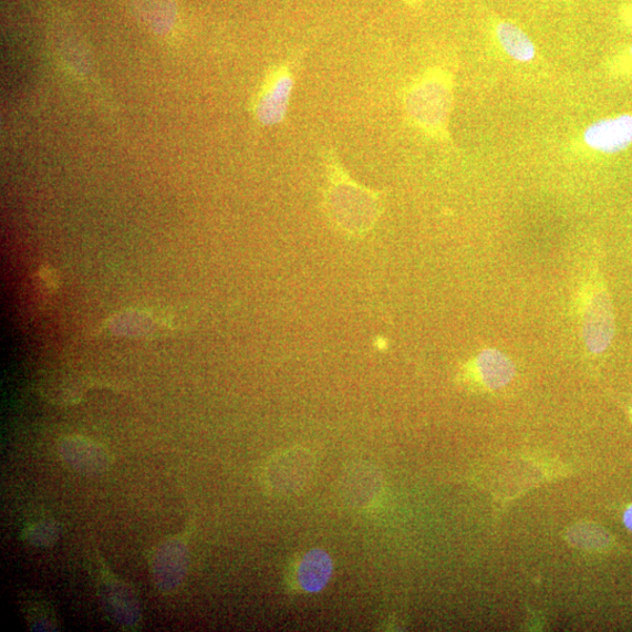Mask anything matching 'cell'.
Returning a JSON list of instances; mask_svg holds the SVG:
<instances>
[{"label": "cell", "mask_w": 632, "mask_h": 632, "mask_svg": "<svg viewBox=\"0 0 632 632\" xmlns=\"http://www.w3.org/2000/svg\"><path fill=\"white\" fill-rule=\"evenodd\" d=\"M452 104L450 80L437 71L422 76L405 96L406 112L415 124L436 135L444 133Z\"/></svg>", "instance_id": "2"}, {"label": "cell", "mask_w": 632, "mask_h": 632, "mask_svg": "<svg viewBox=\"0 0 632 632\" xmlns=\"http://www.w3.org/2000/svg\"><path fill=\"white\" fill-rule=\"evenodd\" d=\"M294 86V76L288 65L272 71L257 99L256 115L265 126L279 124L287 115Z\"/></svg>", "instance_id": "3"}, {"label": "cell", "mask_w": 632, "mask_h": 632, "mask_svg": "<svg viewBox=\"0 0 632 632\" xmlns=\"http://www.w3.org/2000/svg\"><path fill=\"white\" fill-rule=\"evenodd\" d=\"M581 334L586 350L593 355L604 354L615 338V315L607 283L595 271L581 292Z\"/></svg>", "instance_id": "1"}, {"label": "cell", "mask_w": 632, "mask_h": 632, "mask_svg": "<svg viewBox=\"0 0 632 632\" xmlns=\"http://www.w3.org/2000/svg\"><path fill=\"white\" fill-rule=\"evenodd\" d=\"M334 563L331 556L323 549L309 550L297 567V582L303 593H320L332 579Z\"/></svg>", "instance_id": "5"}, {"label": "cell", "mask_w": 632, "mask_h": 632, "mask_svg": "<svg viewBox=\"0 0 632 632\" xmlns=\"http://www.w3.org/2000/svg\"><path fill=\"white\" fill-rule=\"evenodd\" d=\"M623 524L626 527V529H629V531L632 533V504L628 506V508L624 511Z\"/></svg>", "instance_id": "9"}, {"label": "cell", "mask_w": 632, "mask_h": 632, "mask_svg": "<svg viewBox=\"0 0 632 632\" xmlns=\"http://www.w3.org/2000/svg\"><path fill=\"white\" fill-rule=\"evenodd\" d=\"M621 63L624 66H629V70H632V45L629 46L621 56Z\"/></svg>", "instance_id": "8"}, {"label": "cell", "mask_w": 632, "mask_h": 632, "mask_svg": "<svg viewBox=\"0 0 632 632\" xmlns=\"http://www.w3.org/2000/svg\"><path fill=\"white\" fill-rule=\"evenodd\" d=\"M497 39L508 56L518 63H531L537 56V48L521 29L508 22L498 24L496 30Z\"/></svg>", "instance_id": "7"}, {"label": "cell", "mask_w": 632, "mask_h": 632, "mask_svg": "<svg viewBox=\"0 0 632 632\" xmlns=\"http://www.w3.org/2000/svg\"><path fill=\"white\" fill-rule=\"evenodd\" d=\"M586 146L602 155H617L632 146V113L593 122L583 132Z\"/></svg>", "instance_id": "4"}, {"label": "cell", "mask_w": 632, "mask_h": 632, "mask_svg": "<svg viewBox=\"0 0 632 632\" xmlns=\"http://www.w3.org/2000/svg\"><path fill=\"white\" fill-rule=\"evenodd\" d=\"M474 371L488 391H499L516 376V365L511 359L498 350H484L473 361Z\"/></svg>", "instance_id": "6"}, {"label": "cell", "mask_w": 632, "mask_h": 632, "mask_svg": "<svg viewBox=\"0 0 632 632\" xmlns=\"http://www.w3.org/2000/svg\"><path fill=\"white\" fill-rule=\"evenodd\" d=\"M628 25H629L630 30L632 31V13L630 14V17L628 19Z\"/></svg>", "instance_id": "10"}]
</instances>
